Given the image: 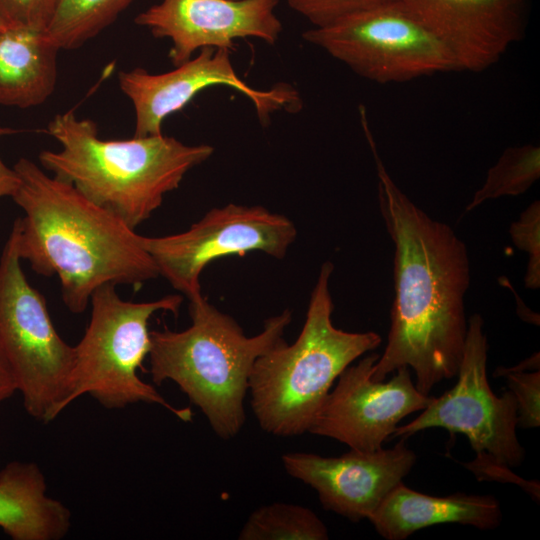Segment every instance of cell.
I'll list each match as a JSON object with an SVG mask.
<instances>
[{"label":"cell","instance_id":"1","mask_svg":"<svg viewBox=\"0 0 540 540\" xmlns=\"http://www.w3.org/2000/svg\"><path fill=\"white\" fill-rule=\"evenodd\" d=\"M365 135L377 169L379 208L395 247L390 330L371 379L383 381L408 367L416 388L429 395L456 376L461 363L468 328V251L450 225L430 217L396 185L371 131Z\"/></svg>","mask_w":540,"mask_h":540},{"label":"cell","instance_id":"2","mask_svg":"<svg viewBox=\"0 0 540 540\" xmlns=\"http://www.w3.org/2000/svg\"><path fill=\"white\" fill-rule=\"evenodd\" d=\"M13 168L12 198L25 214L10 233L18 255L37 274L58 277L69 311L84 312L105 284L140 286L159 276L142 236L120 218L27 158Z\"/></svg>","mask_w":540,"mask_h":540},{"label":"cell","instance_id":"3","mask_svg":"<svg viewBox=\"0 0 540 540\" xmlns=\"http://www.w3.org/2000/svg\"><path fill=\"white\" fill-rule=\"evenodd\" d=\"M47 132L61 150H43L39 154L42 168L133 229L214 152L211 145H186L163 133L102 139L96 124L78 118L74 109L54 116Z\"/></svg>","mask_w":540,"mask_h":540},{"label":"cell","instance_id":"4","mask_svg":"<svg viewBox=\"0 0 540 540\" xmlns=\"http://www.w3.org/2000/svg\"><path fill=\"white\" fill-rule=\"evenodd\" d=\"M191 325L182 331H150V374L156 385L172 381L224 440L245 422L244 399L255 361L281 343L291 323L286 309L268 318L255 336H246L229 315L202 294L189 300Z\"/></svg>","mask_w":540,"mask_h":540},{"label":"cell","instance_id":"5","mask_svg":"<svg viewBox=\"0 0 540 540\" xmlns=\"http://www.w3.org/2000/svg\"><path fill=\"white\" fill-rule=\"evenodd\" d=\"M334 266L322 264L306 319L296 341L283 340L254 363L251 407L267 433L290 437L308 429L339 375L357 358L380 346L373 331L348 332L332 323L329 281Z\"/></svg>","mask_w":540,"mask_h":540},{"label":"cell","instance_id":"6","mask_svg":"<svg viewBox=\"0 0 540 540\" xmlns=\"http://www.w3.org/2000/svg\"><path fill=\"white\" fill-rule=\"evenodd\" d=\"M115 286L105 284L90 298V321L74 346L67 406L89 395L106 409H122L140 402L157 404L181 421L190 422V408L173 406L137 373L151 347L150 318L158 311L177 315L183 297L174 294L151 302L124 301Z\"/></svg>","mask_w":540,"mask_h":540},{"label":"cell","instance_id":"7","mask_svg":"<svg viewBox=\"0 0 540 540\" xmlns=\"http://www.w3.org/2000/svg\"><path fill=\"white\" fill-rule=\"evenodd\" d=\"M0 346L26 412L53 421L68 407L75 347L59 335L45 298L28 282L11 234L0 257Z\"/></svg>","mask_w":540,"mask_h":540},{"label":"cell","instance_id":"8","mask_svg":"<svg viewBox=\"0 0 540 540\" xmlns=\"http://www.w3.org/2000/svg\"><path fill=\"white\" fill-rule=\"evenodd\" d=\"M302 37L379 84L459 70L451 51L392 0L313 27Z\"/></svg>","mask_w":540,"mask_h":540},{"label":"cell","instance_id":"9","mask_svg":"<svg viewBox=\"0 0 540 540\" xmlns=\"http://www.w3.org/2000/svg\"><path fill=\"white\" fill-rule=\"evenodd\" d=\"M488 343L484 320L478 313L468 319V328L456 384L440 397H433L422 413L392 435L407 438L428 428H443L467 437L476 455L519 467L525 450L517 435V405L508 389L496 396L487 378Z\"/></svg>","mask_w":540,"mask_h":540},{"label":"cell","instance_id":"10","mask_svg":"<svg viewBox=\"0 0 540 540\" xmlns=\"http://www.w3.org/2000/svg\"><path fill=\"white\" fill-rule=\"evenodd\" d=\"M297 230L284 215L263 206L227 204L213 208L188 230L163 236L141 237L159 275L188 300L202 294L200 276L212 261L260 251L283 258Z\"/></svg>","mask_w":540,"mask_h":540},{"label":"cell","instance_id":"11","mask_svg":"<svg viewBox=\"0 0 540 540\" xmlns=\"http://www.w3.org/2000/svg\"><path fill=\"white\" fill-rule=\"evenodd\" d=\"M118 79L135 110V137L162 134L168 116L212 86H226L243 94L262 123L275 111L296 112L302 106L298 91L290 84L279 83L267 90L251 87L235 71L226 48H202L196 57L165 73L152 74L138 67L120 72Z\"/></svg>","mask_w":540,"mask_h":540},{"label":"cell","instance_id":"12","mask_svg":"<svg viewBox=\"0 0 540 540\" xmlns=\"http://www.w3.org/2000/svg\"><path fill=\"white\" fill-rule=\"evenodd\" d=\"M379 355L371 353L349 365L337 378L308 432L358 451H375L406 416L424 410L433 396L421 393L410 368L401 367L387 382L371 379Z\"/></svg>","mask_w":540,"mask_h":540},{"label":"cell","instance_id":"13","mask_svg":"<svg viewBox=\"0 0 540 540\" xmlns=\"http://www.w3.org/2000/svg\"><path fill=\"white\" fill-rule=\"evenodd\" d=\"M416 454L401 439L389 449L349 452L338 457L295 452L282 456L286 472L312 487L322 507L350 521L368 519L402 482Z\"/></svg>","mask_w":540,"mask_h":540},{"label":"cell","instance_id":"14","mask_svg":"<svg viewBox=\"0 0 540 540\" xmlns=\"http://www.w3.org/2000/svg\"><path fill=\"white\" fill-rule=\"evenodd\" d=\"M279 0H161L139 13L135 23L171 41L174 66L202 48L231 50L238 38L274 44L282 31L275 14Z\"/></svg>","mask_w":540,"mask_h":540},{"label":"cell","instance_id":"15","mask_svg":"<svg viewBox=\"0 0 540 540\" xmlns=\"http://www.w3.org/2000/svg\"><path fill=\"white\" fill-rule=\"evenodd\" d=\"M440 40L459 70L481 72L522 35L521 6L507 0H392Z\"/></svg>","mask_w":540,"mask_h":540},{"label":"cell","instance_id":"16","mask_svg":"<svg viewBox=\"0 0 540 540\" xmlns=\"http://www.w3.org/2000/svg\"><path fill=\"white\" fill-rule=\"evenodd\" d=\"M368 520L384 539L404 540L420 529L444 523L496 529L502 521V510L493 495L455 493L437 497L412 490L400 482Z\"/></svg>","mask_w":540,"mask_h":540},{"label":"cell","instance_id":"17","mask_svg":"<svg viewBox=\"0 0 540 540\" xmlns=\"http://www.w3.org/2000/svg\"><path fill=\"white\" fill-rule=\"evenodd\" d=\"M71 512L48 494L47 481L33 462L12 461L0 470V528L13 540H61Z\"/></svg>","mask_w":540,"mask_h":540},{"label":"cell","instance_id":"18","mask_svg":"<svg viewBox=\"0 0 540 540\" xmlns=\"http://www.w3.org/2000/svg\"><path fill=\"white\" fill-rule=\"evenodd\" d=\"M60 48L44 31L0 27V105L30 108L44 103L57 80Z\"/></svg>","mask_w":540,"mask_h":540},{"label":"cell","instance_id":"19","mask_svg":"<svg viewBox=\"0 0 540 540\" xmlns=\"http://www.w3.org/2000/svg\"><path fill=\"white\" fill-rule=\"evenodd\" d=\"M133 0H56L45 29L61 49H75L112 24Z\"/></svg>","mask_w":540,"mask_h":540},{"label":"cell","instance_id":"20","mask_svg":"<svg viewBox=\"0 0 540 540\" xmlns=\"http://www.w3.org/2000/svg\"><path fill=\"white\" fill-rule=\"evenodd\" d=\"M328 529L309 508L276 502L253 511L243 525L240 540H326Z\"/></svg>","mask_w":540,"mask_h":540},{"label":"cell","instance_id":"21","mask_svg":"<svg viewBox=\"0 0 540 540\" xmlns=\"http://www.w3.org/2000/svg\"><path fill=\"white\" fill-rule=\"evenodd\" d=\"M540 177V147L524 144L505 149L489 168L482 186L474 193L465 211L504 196H518Z\"/></svg>","mask_w":540,"mask_h":540},{"label":"cell","instance_id":"22","mask_svg":"<svg viewBox=\"0 0 540 540\" xmlns=\"http://www.w3.org/2000/svg\"><path fill=\"white\" fill-rule=\"evenodd\" d=\"M515 246L528 255L524 285L527 289L540 287V203L533 201L509 227Z\"/></svg>","mask_w":540,"mask_h":540},{"label":"cell","instance_id":"23","mask_svg":"<svg viewBox=\"0 0 540 540\" xmlns=\"http://www.w3.org/2000/svg\"><path fill=\"white\" fill-rule=\"evenodd\" d=\"M504 376L517 405V427L536 428L540 425V372L497 368L494 377Z\"/></svg>","mask_w":540,"mask_h":540},{"label":"cell","instance_id":"24","mask_svg":"<svg viewBox=\"0 0 540 540\" xmlns=\"http://www.w3.org/2000/svg\"><path fill=\"white\" fill-rule=\"evenodd\" d=\"M388 0H287L289 7L307 19L313 27L326 26L349 14Z\"/></svg>","mask_w":540,"mask_h":540},{"label":"cell","instance_id":"25","mask_svg":"<svg viewBox=\"0 0 540 540\" xmlns=\"http://www.w3.org/2000/svg\"><path fill=\"white\" fill-rule=\"evenodd\" d=\"M56 0H0V22L5 26L45 31Z\"/></svg>","mask_w":540,"mask_h":540},{"label":"cell","instance_id":"26","mask_svg":"<svg viewBox=\"0 0 540 540\" xmlns=\"http://www.w3.org/2000/svg\"><path fill=\"white\" fill-rule=\"evenodd\" d=\"M465 466L476 475L479 481L512 482L525 489L534 500H539V482H528L518 477L510 471V467L498 464L484 454L476 455L475 460L466 463Z\"/></svg>","mask_w":540,"mask_h":540},{"label":"cell","instance_id":"27","mask_svg":"<svg viewBox=\"0 0 540 540\" xmlns=\"http://www.w3.org/2000/svg\"><path fill=\"white\" fill-rule=\"evenodd\" d=\"M18 132L9 127L0 126V139ZM19 179L14 168L8 167L0 157V198L12 197L18 187Z\"/></svg>","mask_w":540,"mask_h":540},{"label":"cell","instance_id":"28","mask_svg":"<svg viewBox=\"0 0 540 540\" xmlns=\"http://www.w3.org/2000/svg\"><path fill=\"white\" fill-rule=\"evenodd\" d=\"M18 391L13 370L0 346V403Z\"/></svg>","mask_w":540,"mask_h":540},{"label":"cell","instance_id":"29","mask_svg":"<svg viewBox=\"0 0 540 540\" xmlns=\"http://www.w3.org/2000/svg\"><path fill=\"white\" fill-rule=\"evenodd\" d=\"M515 5L522 6L524 0H507Z\"/></svg>","mask_w":540,"mask_h":540},{"label":"cell","instance_id":"30","mask_svg":"<svg viewBox=\"0 0 540 540\" xmlns=\"http://www.w3.org/2000/svg\"><path fill=\"white\" fill-rule=\"evenodd\" d=\"M1 26H5V25H3V24L0 22V27H1Z\"/></svg>","mask_w":540,"mask_h":540}]
</instances>
